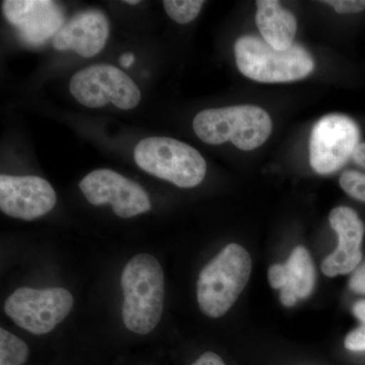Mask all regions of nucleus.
Instances as JSON below:
<instances>
[{"mask_svg": "<svg viewBox=\"0 0 365 365\" xmlns=\"http://www.w3.org/2000/svg\"><path fill=\"white\" fill-rule=\"evenodd\" d=\"M124 325L131 332L146 335L160 323L165 299L162 266L148 254L136 255L125 266L121 276Z\"/></svg>", "mask_w": 365, "mask_h": 365, "instance_id": "nucleus-1", "label": "nucleus"}, {"mask_svg": "<svg viewBox=\"0 0 365 365\" xmlns=\"http://www.w3.org/2000/svg\"><path fill=\"white\" fill-rule=\"evenodd\" d=\"M252 259L237 244L225 247L207 265L197 281L199 307L209 318H220L230 311L248 284Z\"/></svg>", "mask_w": 365, "mask_h": 365, "instance_id": "nucleus-2", "label": "nucleus"}, {"mask_svg": "<svg viewBox=\"0 0 365 365\" xmlns=\"http://www.w3.org/2000/svg\"><path fill=\"white\" fill-rule=\"evenodd\" d=\"M193 129L203 143L211 145L230 141L240 150H253L270 136L272 121L262 108L232 106L199 113L194 118Z\"/></svg>", "mask_w": 365, "mask_h": 365, "instance_id": "nucleus-3", "label": "nucleus"}, {"mask_svg": "<svg viewBox=\"0 0 365 365\" xmlns=\"http://www.w3.org/2000/svg\"><path fill=\"white\" fill-rule=\"evenodd\" d=\"M235 55L240 71L259 83L299 81L314 68L313 57L302 46L292 45L289 49L279 51L254 36L237 39Z\"/></svg>", "mask_w": 365, "mask_h": 365, "instance_id": "nucleus-4", "label": "nucleus"}, {"mask_svg": "<svg viewBox=\"0 0 365 365\" xmlns=\"http://www.w3.org/2000/svg\"><path fill=\"white\" fill-rule=\"evenodd\" d=\"M134 160L144 172L180 188L198 186L207 169L205 160L195 148L169 137L143 139L134 150Z\"/></svg>", "mask_w": 365, "mask_h": 365, "instance_id": "nucleus-5", "label": "nucleus"}, {"mask_svg": "<svg viewBox=\"0 0 365 365\" xmlns=\"http://www.w3.org/2000/svg\"><path fill=\"white\" fill-rule=\"evenodd\" d=\"M73 297L66 288L16 289L4 304V311L14 323L35 335L51 332L71 313Z\"/></svg>", "mask_w": 365, "mask_h": 365, "instance_id": "nucleus-6", "label": "nucleus"}, {"mask_svg": "<svg viewBox=\"0 0 365 365\" xmlns=\"http://www.w3.org/2000/svg\"><path fill=\"white\" fill-rule=\"evenodd\" d=\"M69 90L79 104L97 109L112 103L121 110L139 104L141 93L134 81L117 67L98 64L72 76Z\"/></svg>", "mask_w": 365, "mask_h": 365, "instance_id": "nucleus-7", "label": "nucleus"}, {"mask_svg": "<svg viewBox=\"0 0 365 365\" xmlns=\"http://www.w3.org/2000/svg\"><path fill=\"white\" fill-rule=\"evenodd\" d=\"M359 126L344 115H328L319 119L312 131L309 160L318 174L337 172L351 160L359 144Z\"/></svg>", "mask_w": 365, "mask_h": 365, "instance_id": "nucleus-8", "label": "nucleus"}, {"mask_svg": "<svg viewBox=\"0 0 365 365\" xmlns=\"http://www.w3.org/2000/svg\"><path fill=\"white\" fill-rule=\"evenodd\" d=\"M79 188L93 205L111 204L119 217H134L151 209L150 197L143 187L112 170H93L81 180Z\"/></svg>", "mask_w": 365, "mask_h": 365, "instance_id": "nucleus-9", "label": "nucleus"}, {"mask_svg": "<svg viewBox=\"0 0 365 365\" xmlns=\"http://www.w3.org/2000/svg\"><path fill=\"white\" fill-rule=\"evenodd\" d=\"M57 197L49 182L37 176H0V209L11 217L31 220L47 215Z\"/></svg>", "mask_w": 365, "mask_h": 365, "instance_id": "nucleus-10", "label": "nucleus"}, {"mask_svg": "<svg viewBox=\"0 0 365 365\" xmlns=\"http://www.w3.org/2000/svg\"><path fill=\"white\" fill-rule=\"evenodd\" d=\"M4 16L24 42L39 46L54 38L64 26L61 7L50 0H6Z\"/></svg>", "mask_w": 365, "mask_h": 365, "instance_id": "nucleus-11", "label": "nucleus"}, {"mask_svg": "<svg viewBox=\"0 0 365 365\" xmlns=\"http://www.w3.org/2000/svg\"><path fill=\"white\" fill-rule=\"evenodd\" d=\"M329 220L338 235V246L322 263V271L328 277L354 272L362 260L364 222L353 209L345 206L334 208Z\"/></svg>", "mask_w": 365, "mask_h": 365, "instance_id": "nucleus-12", "label": "nucleus"}, {"mask_svg": "<svg viewBox=\"0 0 365 365\" xmlns=\"http://www.w3.org/2000/svg\"><path fill=\"white\" fill-rule=\"evenodd\" d=\"M109 31V21L102 11H81L64 24L53 38V47L60 51L73 50L91 58L104 49Z\"/></svg>", "mask_w": 365, "mask_h": 365, "instance_id": "nucleus-13", "label": "nucleus"}, {"mask_svg": "<svg viewBox=\"0 0 365 365\" xmlns=\"http://www.w3.org/2000/svg\"><path fill=\"white\" fill-rule=\"evenodd\" d=\"M268 279L271 287L280 289L283 306L292 307L297 299L309 297L316 282V271L309 251L304 247H297L287 263L269 268Z\"/></svg>", "mask_w": 365, "mask_h": 365, "instance_id": "nucleus-14", "label": "nucleus"}, {"mask_svg": "<svg viewBox=\"0 0 365 365\" xmlns=\"http://www.w3.org/2000/svg\"><path fill=\"white\" fill-rule=\"evenodd\" d=\"M256 24L263 40L274 49L284 51L294 45L297 19L276 0L257 1Z\"/></svg>", "mask_w": 365, "mask_h": 365, "instance_id": "nucleus-15", "label": "nucleus"}, {"mask_svg": "<svg viewBox=\"0 0 365 365\" xmlns=\"http://www.w3.org/2000/svg\"><path fill=\"white\" fill-rule=\"evenodd\" d=\"M28 345L9 331L0 330V365H23L28 359Z\"/></svg>", "mask_w": 365, "mask_h": 365, "instance_id": "nucleus-16", "label": "nucleus"}, {"mask_svg": "<svg viewBox=\"0 0 365 365\" xmlns=\"http://www.w3.org/2000/svg\"><path fill=\"white\" fill-rule=\"evenodd\" d=\"M163 7L168 16L178 24L191 23L202 9L204 1L201 0H165Z\"/></svg>", "mask_w": 365, "mask_h": 365, "instance_id": "nucleus-17", "label": "nucleus"}, {"mask_svg": "<svg viewBox=\"0 0 365 365\" xmlns=\"http://www.w3.org/2000/svg\"><path fill=\"white\" fill-rule=\"evenodd\" d=\"M340 186L352 198L365 202V173L346 170L340 177Z\"/></svg>", "mask_w": 365, "mask_h": 365, "instance_id": "nucleus-18", "label": "nucleus"}, {"mask_svg": "<svg viewBox=\"0 0 365 365\" xmlns=\"http://www.w3.org/2000/svg\"><path fill=\"white\" fill-rule=\"evenodd\" d=\"M339 14L359 13L365 9V0H330L324 1Z\"/></svg>", "mask_w": 365, "mask_h": 365, "instance_id": "nucleus-19", "label": "nucleus"}, {"mask_svg": "<svg viewBox=\"0 0 365 365\" xmlns=\"http://www.w3.org/2000/svg\"><path fill=\"white\" fill-rule=\"evenodd\" d=\"M344 344L350 351H365V327H359L348 334Z\"/></svg>", "mask_w": 365, "mask_h": 365, "instance_id": "nucleus-20", "label": "nucleus"}, {"mask_svg": "<svg viewBox=\"0 0 365 365\" xmlns=\"http://www.w3.org/2000/svg\"><path fill=\"white\" fill-rule=\"evenodd\" d=\"M349 287L355 294L365 295V262L352 274L349 280Z\"/></svg>", "mask_w": 365, "mask_h": 365, "instance_id": "nucleus-21", "label": "nucleus"}, {"mask_svg": "<svg viewBox=\"0 0 365 365\" xmlns=\"http://www.w3.org/2000/svg\"><path fill=\"white\" fill-rule=\"evenodd\" d=\"M192 365H227L220 355L213 352H205Z\"/></svg>", "mask_w": 365, "mask_h": 365, "instance_id": "nucleus-22", "label": "nucleus"}, {"mask_svg": "<svg viewBox=\"0 0 365 365\" xmlns=\"http://www.w3.org/2000/svg\"><path fill=\"white\" fill-rule=\"evenodd\" d=\"M351 160L357 167L365 170V143L359 144L353 153Z\"/></svg>", "mask_w": 365, "mask_h": 365, "instance_id": "nucleus-23", "label": "nucleus"}, {"mask_svg": "<svg viewBox=\"0 0 365 365\" xmlns=\"http://www.w3.org/2000/svg\"><path fill=\"white\" fill-rule=\"evenodd\" d=\"M353 314L365 327V299L359 300L354 304Z\"/></svg>", "mask_w": 365, "mask_h": 365, "instance_id": "nucleus-24", "label": "nucleus"}, {"mask_svg": "<svg viewBox=\"0 0 365 365\" xmlns=\"http://www.w3.org/2000/svg\"><path fill=\"white\" fill-rule=\"evenodd\" d=\"M134 61H135V57L131 53H125V54L120 57V64L125 67V68L130 67L134 63Z\"/></svg>", "mask_w": 365, "mask_h": 365, "instance_id": "nucleus-25", "label": "nucleus"}, {"mask_svg": "<svg viewBox=\"0 0 365 365\" xmlns=\"http://www.w3.org/2000/svg\"><path fill=\"white\" fill-rule=\"evenodd\" d=\"M126 2L127 4H131V6H134V4H139L138 0H127Z\"/></svg>", "mask_w": 365, "mask_h": 365, "instance_id": "nucleus-26", "label": "nucleus"}]
</instances>
